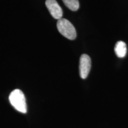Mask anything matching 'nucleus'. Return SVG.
<instances>
[{
    "label": "nucleus",
    "mask_w": 128,
    "mask_h": 128,
    "mask_svg": "<svg viewBox=\"0 0 128 128\" xmlns=\"http://www.w3.org/2000/svg\"><path fill=\"white\" fill-rule=\"evenodd\" d=\"M62 1L66 7L73 12H76L79 8L80 4L78 0H62Z\"/></svg>",
    "instance_id": "6"
},
{
    "label": "nucleus",
    "mask_w": 128,
    "mask_h": 128,
    "mask_svg": "<svg viewBox=\"0 0 128 128\" xmlns=\"http://www.w3.org/2000/svg\"><path fill=\"white\" fill-rule=\"evenodd\" d=\"M114 52L119 58H122L125 56L127 52V48L125 43L123 41L118 42L115 45Z\"/></svg>",
    "instance_id": "5"
},
{
    "label": "nucleus",
    "mask_w": 128,
    "mask_h": 128,
    "mask_svg": "<svg viewBox=\"0 0 128 128\" xmlns=\"http://www.w3.org/2000/svg\"><path fill=\"white\" fill-rule=\"evenodd\" d=\"M45 4L51 16L57 20L62 18L63 15L62 8L56 0H46Z\"/></svg>",
    "instance_id": "4"
},
{
    "label": "nucleus",
    "mask_w": 128,
    "mask_h": 128,
    "mask_svg": "<svg viewBox=\"0 0 128 128\" xmlns=\"http://www.w3.org/2000/svg\"><path fill=\"white\" fill-rule=\"evenodd\" d=\"M9 100L11 104L17 111L26 113L27 112V104L25 96L20 90L16 89L10 94Z\"/></svg>",
    "instance_id": "1"
},
{
    "label": "nucleus",
    "mask_w": 128,
    "mask_h": 128,
    "mask_svg": "<svg viewBox=\"0 0 128 128\" xmlns=\"http://www.w3.org/2000/svg\"><path fill=\"white\" fill-rule=\"evenodd\" d=\"M57 28L64 37L70 40H74L76 37V32L72 24L65 18H60L57 22Z\"/></svg>",
    "instance_id": "2"
},
{
    "label": "nucleus",
    "mask_w": 128,
    "mask_h": 128,
    "mask_svg": "<svg viewBox=\"0 0 128 128\" xmlns=\"http://www.w3.org/2000/svg\"><path fill=\"white\" fill-rule=\"evenodd\" d=\"M91 59L87 54H82L80 60V75L81 78L86 79L90 71Z\"/></svg>",
    "instance_id": "3"
}]
</instances>
